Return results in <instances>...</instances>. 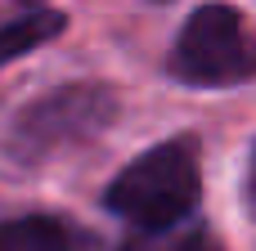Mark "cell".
I'll use <instances>...</instances> for the list:
<instances>
[{"mask_svg":"<svg viewBox=\"0 0 256 251\" xmlns=\"http://www.w3.org/2000/svg\"><path fill=\"white\" fill-rule=\"evenodd\" d=\"M198 198H202V157L194 135H176L140 153L104 193L108 211L130 220L140 234H158L189 220Z\"/></svg>","mask_w":256,"mask_h":251,"instance_id":"cell-1","label":"cell"},{"mask_svg":"<svg viewBox=\"0 0 256 251\" xmlns=\"http://www.w3.org/2000/svg\"><path fill=\"white\" fill-rule=\"evenodd\" d=\"M171 76L194 90H230L252 76L248 22L234 4H202L171 45Z\"/></svg>","mask_w":256,"mask_h":251,"instance_id":"cell-2","label":"cell"},{"mask_svg":"<svg viewBox=\"0 0 256 251\" xmlns=\"http://www.w3.org/2000/svg\"><path fill=\"white\" fill-rule=\"evenodd\" d=\"M112 117H117V99L104 85H63V90L27 103V112L9 130V153L22 162H40L58 148H72V144L99 135Z\"/></svg>","mask_w":256,"mask_h":251,"instance_id":"cell-3","label":"cell"},{"mask_svg":"<svg viewBox=\"0 0 256 251\" xmlns=\"http://www.w3.org/2000/svg\"><path fill=\"white\" fill-rule=\"evenodd\" d=\"M0 251H76V234L54 216H18L0 225Z\"/></svg>","mask_w":256,"mask_h":251,"instance_id":"cell-4","label":"cell"},{"mask_svg":"<svg viewBox=\"0 0 256 251\" xmlns=\"http://www.w3.org/2000/svg\"><path fill=\"white\" fill-rule=\"evenodd\" d=\"M63 22L68 18L58 9H36L27 18H18V22H4L0 27V67L14 63V58H22V54H32V49H40L45 40H54L63 31Z\"/></svg>","mask_w":256,"mask_h":251,"instance_id":"cell-5","label":"cell"},{"mask_svg":"<svg viewBox=\"0 0 256 251\" xmlns=\"http://www.w3.org/2000/svg\"><path fill=\"white\" fill-rule=\"evenodd\" d=\"M122 251H225L216 243V234L198 220H180L171 229H158V234H140L130 238Z\"/></svg>","mask_w":256,"mask_h":251,"instance_id":"cell-6","label":"cell"},{"mask_svg":"<svg viewBox=\"0 0 256 251\" xmlns=\"http://www.w3.org/2000/svg\"><path fill=\"white\" fill-rule=\"evenodd\" d=\"M22 4H40V0H22Z\"/></svg>","mask_w":256,"mask_h":251,"instance_id":"cell-7","label":"cell"}]
</instances>
